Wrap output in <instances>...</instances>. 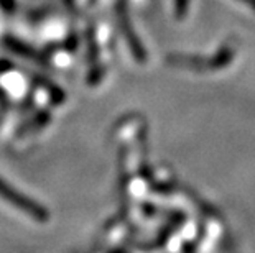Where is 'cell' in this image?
I'll use <instances>...</instances> for the list:
<instances>
[{
  "label": "cell",
  "mask_w": 255,
  "mask_h": 253,
  "mask_svg": "<svg viewBox=\"0 0 255 253\" xmlns=\"http://www.w3.org/2000/svg\"><path fill=\"white\" fill-rule=\"evenodd\" d=\"M242 2H246L249 7H252L255 10V0H242Z\"/></svg>",
  "instance_id": "7a4b0ae2"
},
{
  "label": "cell",
  "mask_w": 255,
  "mask_h": 253,
  "mask_svg": "<svg viewBox=\"0 0 255 253\" xmlns=\"http://www.w3.org/2000/svg\"><path fill=\"white\" fill-rule=\"evenodd\" d=\"M0 196H2L3 199H7V201H10L15 207H18L20 211H25L26 214H30L31 217L36 219V220H46L48 219L45 209L40 207L33 201H30L28 197L21 196L20 192H17L13 189V187L5 184L2 179H0Z\"/></svg>",
  "instance_id": "6da1fadb"
}]
</instances>
